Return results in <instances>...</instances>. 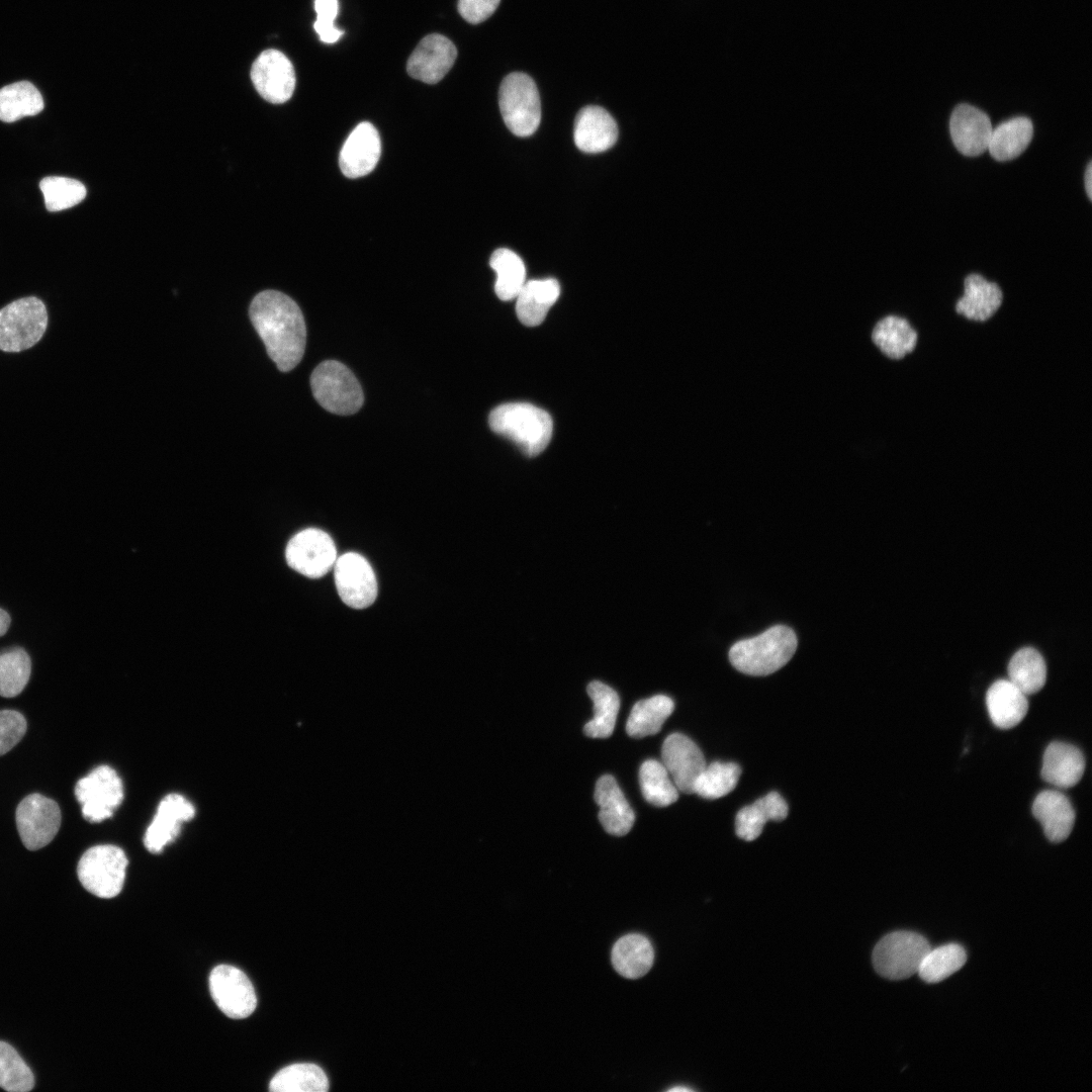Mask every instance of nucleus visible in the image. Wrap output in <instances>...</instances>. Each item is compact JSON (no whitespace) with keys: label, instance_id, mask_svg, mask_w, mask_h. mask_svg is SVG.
<instances>
[{"label":"nucleus","instance_id":"nucleus-12","mask_svg":"<svg viewBox=\"0 0 1092 1092\" xmlns=\"http://www.w3.org/2000/svg\"><path fill=\"white\" fill-rule=\"evenodd\" d=\"M209 990L217 1007L231 1018H246L257 1006L251 981L243 971L233 966L219 965L211 971Z\"/></svg>","mask_w":1092,"mask_h":1092},{"label":"nucleus","instance_id":"nucleus-10","mask_svg":"<svg viewBox=\"0 0 1092 1092\" xmlns=\"http://www.w3.org/2000/svg\"><path fill=\"white\" fill-rule=\"evenodd\" d=\"M15 821L23 845L29 850H36L55 838L61 826L62 814L54 800L34 793L18 804Z\"/></svg>","mask_w":1092,"mask_h":1092},{"label":"nucleus","instance_id":"nucleus-1","mask_svg":"<svg viewBox=\"0 0 1092 1092\" xmlns=\"http://www.w3.org/2000/svg\"><path fill=\"white\" fill-rule=\"evenodd\" d=\"M249 314L277 368L292 370L306 345L305 321L297 303L280 291L264 290L253 298Z\"/></svg>","mask_w":1092,"mask_h":1092},{"label":"nucleus","instance_id":"nucleus-32","mask_svg":"<svg viewBox=\"0 0 1092 1092\" xmlns=\"http://www.w3.org/2000/svg\"><path fill=\"white\" fill-rule=\"evenodd\" d=\"M586 690L594 702V717L584 725L583 731L592 738H607L615 728L619 696L611 687L598 680L592 681Z\"/></svg>","mask_w":1092,"mask_h":1092},{"label":"nucleus","instance_id":"nucleus-27","mask_svg":"<svg viewBox=\"0 0 1092 1092\" xmlns=\"http://www.w3.org/2000/svg\"><path fill=\"white\" fill-rule=\"evenodd\" d=\"M559 294L560 286L555 279L526 281L516 297L520 322L528 327L540 325Z\"/></svg>","mask_w":1092,"mask_h":1092},{"label":"nucleus","instance_id":"nucleus-23","mask_svg":"<svg viewBox=\"0 0 1092 1092\" xmlns=\"http://www.w3.org/2000/svg\"><path fill=\"white\" fill-rule=\"evenodd\" d=\"M1032 814L1040 822L1046 838L1062 842L1069 837L1075 824V810L1069 799L1054 790L1040 792L1033 801Z\"/></svg>","mask_w":1092,"mask_h":1092},{"label":"nucleus","instance_id":"nucleus-41","mask_svg":"<svg viewBox=\"0 0 1092 1092\" xmlns=\"http://www.w3.org/2000/svg\"><path fill=\"white\" fill-rule=\"evenodd\" d=\"M0 1087L8 1092H28L34 1087L31 1070L9 1043L0 1040Z\"/></svg>","mask_w":1092,"mask_h":1092},{"label":"nucleus","instance_id":"nucleus-37","mask_svg":"<svg viewBox=\"0 0 1092 1092\" xmlns=\"http://www.w3.org/2000/svg\"><path fill=\"white\" fill-rule=\"evenodd\" d=\"M639 782L643 797L654 806L666 807L678 799L677 788L658 760L648 759L641 764Z\"/></svg>","mask_w":1092,"mask_h":1092},{"label":"nucleus","instance_id":"nucleus-2","mask_svg":"<svg viewBox=\"0 0 1092 1092\" xmlns=\"http://www.w3.org/2000/svg\"><path fill=\"white\" fill-rule=\"evenodd\" d=\"M797 645L795 632L790 627L777 625L758 636L733 644L729 659L742 673L767 675L782 668L793 657Z\"/></svg>","mask_w":1092,"mask_h":1092},{"label":"nucleus","instance_id":"nucleus-17","mask_svg":"<svg viewBox=\"0 0 1092 1092\" xmlns=\"http://www.w3.org/2000/svg\"><path fill=\"white\" fill-rule=\"evenodd\" d=\"M381 154L380 136L373 124L359 123L345 141L339 157L342 173L348 178H359L376 167Z\"/></svg>","mask_w":1092,"mask_h":1092},{"label":"nucleus","instance_id":"nucleus-11","mask_svg":"<svg viewBox=\"0 0 1092 1092\" xmlns=\"http://www.w3.org/2000/svg\"><path fill=\"white\" fill-rule=\"evenodd\" d=\"M288 565L309 578L326 575L337 560L332 538L323 530L308 528L294 535L286 546Z\"/></svg>","mask_w":1092,"mask_h":1092},{"label":"nucleus","instance_id":"nucleus-31","mask_svg":"<svg viewBox=\"0 0 1092 1092\" xmlns=\"http://www.w3.org/2000/svg\"><path fill=\"white\" fill-rule=\"evenodd\" d=\"M673 701L664 695H656L637 702L628 717L626 732L634 738L658 733L664 721L671 715Z\"/></svg>","mask_w":1092,"mask_h":1092},{"label":"nucleus","instance_id":"nucleus-6","mask_svg":"<svg viewBox=\"0 0 1092 1092\" xmlns=\"http://www.w3.org/2000/svg\"><path fill=\"white\" fill-rule=\"evenodd\" d=\"M48 326L44 303L28 296L14 300L0 309V350L21 352L34 346Z\"/></svg>","mask_w":1092,"mask_h":1092},{"label":"nucleus","instance_id":"nucleus-19","mask_svg":"<svg viewBox=\"0 0 1092 1092\" xmlns=\"http://www.w3.org/2000/svg\"><path fill=\"white\" fill-rule=\"evenodd\" d=\"M949 129L958 151L976 157L987 151L993 127L984 111L973 105L960 104L951 113Z\"/></svg>","mask_w":1092,"mask_h":1092},{"label":"nucleus","instance_id":"nucleus-3","mask_svg":"<svg viewBox=\"0 0 1092 1092\" xmlns=\"http://www.w3.org/2000/svg\"><path fill=\"white\" fill-rule=\"evenodd\" d=\"M490 429L512 440L527 456H536L548 445L552 419L547 412L526 402L496 406L488 417Z\"/></svg>","mask_w":1092,"mask_h":1092},{"label":"nucleus","instance_id":"nucleus-40","mask_svg":"<svg viewBox=\"0 0 1092 1092\" xmlns=\"http://www.w3.org/2000/svg\"><path fill=\"white\" fill-rule=\"evenodd\" d=\"M30 672V657L24 649L14 647L0 652V696H18L28 682Z\"/></svg>","mask_w":1092,"mask_h":1092},{"label":"nucleus","instance_id":"nucleus-4","mask_svg":"<svg viewBox=\"0 0 1092 1092\" xmlns=\"http://www.w3.org/2000/svg\"><path fill=\"white\" fill-rule=\"evenodd\" d=\"M310 387L315 400L332 414L353 415L364 401L362 387L355 375L336 360L324 361L314 368Z\"/></svg>","mask_w":1092,"mask_h":1092},{"label":"nucleus","instance_id":"nucleus-20","mask_svg":"<svg viewBox=\"0 0 1092 1092\" xmlns=\"http://www.w3.org/2000/svg\"><path fill=\"white\" fill-rule=\"evenodd\" d=\"M1004 300L1000 285L983 275L972 273L963 283V294L954 303V311L962 317L976 323L989 321Z\"/></svg>","mask_w":1092,"mask_h":1092},{"label":"nucleus","instance_id":"nucleus-48","mask_svg":"<svg viewBox=\"0 0 1092 1092\" xmlns=\"http://www.w3.org/2000/svg\"><path fill=\"white\" fill-rule=\"evenodd\" d=\"M668 1091H670V1092H675V1091H692V1089H691V1088H689V1087H685V1086H680V1087H679V1086H676V1087H672V1088L668 1089Z\"/></svg>","mask_w":1092,"mask_h":1092},{"label":"nucleus","instance_id":"nucleus-47","mask_svg":"<svg viewBox=\"0 0 1092 1092\" xmlns=\"http://www.w3.org/2000/svg\"><path fill=\"white\" fill-rule=\"evenodd\" d=\"M10 616L6 611L0 608V637L6 634L10 626Z\"/></svg>","mask_w":1092,"mask_h":1092},{"label":"nucleus","instance_id":"nucleus-34","mask_svg":"<svg viewBox=\"0 0 1092 1092\" xmlns=\"http://www.w3.org/2000/svg\"><path fill=\"white\" fill-rule=\"evenodd\" d=\"M1009 680L1026 696L1040 691L1046 679V665L1041 654L1034 648L1024 647L1011 657L1008 664Z\"/></svg>","mask_w":1092,"mask_h":1092},{"label":"nucleus","instance_id":"nucleus-35","mask_svg":"<svg viewBox=\"0 0 1092 1092\" xmlns=\"http://www.w3.org/2000/svg\"><path fill=\"white\" fill-rule=\"evenodd\" d=\"M329 1081L316 1065L298 1063L281 1069L270 1081L272 1092H325Z\"/></svg>","mask_w":1092,"mask_h":1092},{"label":"nucleus","instance_id":"nucleus-28","mask_svg":"<svg viewBox=\"0 0 1092 1092\" xmlns=\"http://www.w3.org/2000/svg\"><path fill=\"white\" fill-rule=\"evenodd\" d=\"M789 812L785 799L777 792H771L764 797L748 805L736 815V834L741 839L752 841L762 832L764 824L769 821L784 820Z\"/></svg>","mask_w":1092,"mask_h":1092},{"label":"nucleus","instance_id":"nucleus-16","mask_svg":"<svg viewBox=\"0 0 1092 1092\" xmlns=\"http://www.w3.org/2000/svg\"><path fill=\"white\" fill-rule=\"evenodd\" d=\"M456 57L457 50L449 38L438 33L429 34L410 56L406 71L414 79L435 84L450 71Z\"/></svg>","mask_w":1092,"mask_h":1092},{"label":"nucleus","instance_id":"nucleus-21","mask_svg":"<svg viewBox=\"0 0 1092 1092\" xmlns=\"http://www.w3.org/2000/svg\"><path fill=\"white\" fill-rule=\"evenodd\" d=\"M574 143L585 153H601L617 141L618 126L612 115L600 106L583 107L574 122Z\"/></svg>","mask_w":1092,"mask_h":1092},{"label":"nucleus","instance_id":"nucleus-7","mask_svg":"<svg viewBox=\"0 0 1092 1092\" xmlns=\"http://www.w3.org/2000/svg\"><path fill=\"white\" fill-rule=\"evenodd\" d=\"M127 858L124 851L112 844L87 849L79 859L77 875L82 886L99 898L117 896L124 883Z\"/></svg>","mask_w":1092,"mask_h":1092},{"label":"nucleus","instance_id":"nucleus-9","mask_svg":"<svg viewBox=\"0 0 1092 1092\" xmlns=\"http://www.w3.org/2000/svg\"><path fill=\"white\" fill-rule=\"evenodd\" d=\"M75 796L83 817L98 823L110 818L123 800V786L116 771L108 765L93 768L75 786Z\"/></svg>","mask_w":1092,"mask_h":1092},{"label":"nucleus","instance_id":"nucleus-43","mask_svg":"<svg viewBox=\"0 0 1092 1092\" xmlns=\"http://www.w3.org/2000/svg\"><path fill=\"white\" fill-rule=\"evenodd\" d=\"M314 10L316 20L313 27L320 39L325 43L336 42L343 35V30L334 25L339 10L338 0H314Z\"/></svg>","mask_w":1092,"mask_h":1092},{"label":"nucleus","instance_id":"nucleus-30","mask_svg":"<svg viewBox=\"0 0 1092 1092\" xmlns=\"http://www.w3.org/2000/svg\"><path fill=\"white\" fill-rule=\"evenodd\" d=\"M1032 134L1033 126L1029 118L1014 117L992 129L987 150L997 161L1013 160L1025 151Z\"/></svg>","mask_w":1092,"mask_h":1092},{"label":"nucleus","instance_id":"nucleus-29","mask_svg":"<svg viewBox=\"0 0 1092 1092\" xmlns=\"http://www.w3.org/2000/svg\"><path fill=\"white\" fill-rule=\"evenodd\" d=\"M654 951L647 937L638 933L627 934L617 940L612 949V963L623 977L636 979L651 968Z\"/></svg>","mask_w":1092,"mask_h":1092},{"label":"nucleus","instance_id":"nucleus-24","mask_svg":"<svg viewBox=\"0 0 1092 1092\" xmlns=\"http://www.w3.org/2000/svg\"><path fill=\"white\" fill-rule=\"evenodd\" d=\"M870 337L883 356L895 361L911 354L918 341V333L910 322L897 314H887L878 320Z\"/></svg>","mask_w":1092,"mask_h":1092},{"label":"nucleus","instance_id":"nucleus-5","mask_svg":"<svg viewBox=\"0 0 1092 1092\" xmlns=\"http://www.w3.org/2000/svg\"><path fill=\"white\" fill-rule=\"evenodd\" d=\"M502 116L518 136H529L539 126L541 103L537 86L525 73L514 72L502 82L498 92Z\"/></svg>","mask_w":1092,"mask_h":1092},{"label":"nucleus","instance_id":"nucleus-33","mask_svg":"<svg viewBox=\"0 0 1092 1092\" xmlns=\"http://www.w3.org/2000/svg\"><path fill=\"white\" fill-rule=\"evenodd\" d=\"M43 109V99L28 81H19L0 89V120L13 122L36 115Z\"/></svg>","mask_w":1092,"mask_h":1092},{"label":"nucleus","instance_id":"nucleus-38","mask_svg":"<svg viewBox=\"0 0 1092 1092\" xmlns=\"http://www.w3.org/2000/svg\"><path fill=\"white\" fill-rule=\"evenodd\" d=\"M966 961L965 948L957 943H948L930 948L923 958L917 974L927 983H937L959 971Z\"/></svg>","mask_w":1092,"mask_h":1092},{"label":"nucleus","instance_id":"nucleus-18","mask_svg":"<svg viewBox=\"0 0 1092 1092\" xmlns=\"http://www.w3.org/2000/svg\"><path fill=\"white\" fill-rule=\"evenodd\" d=\"M195 815L194 806L182 795L169 794L160 802L157 813L146 830L144 843L152 853H160L180 832L183 822Z\"/></svg>","mask_w":1092,"mask_h":1092},{"label":"nucleus","instance_id":"nucleus-14","mask_svg":"<svg viewBox=\"0 0 1092 1092\" xmlns=\"http://www.w3.org/2000/svg\"><path fill=\"white\" fill-rule=\"evenodd\" d=\"M257 92L268 102L281 104L290 99L295 88V72L288 58L277 50L259 55L251 69Z\"/></svg>","mask_w":1092,"mask_h":1092},{"label":"nucleus","instance_id":"nucleus-13","mask_svg":"<svg viewBox=\"0 0 1092 1092\" xmlns=\"http://www.w3.org/2000/svg\"><path fill=\"white\" fill-rule=\"evenodd\" d=\"M334 576L341 600L353 609L372 605L377 597V580L369 562L360 554L348 552L337 558Z\"/></svg>","mask_w":1092,"mask_h":1092},{"label":"nucleus","instance_id":"nucleus-36","mask_svg":"<svg viewBox=\"0 0 1092 1092\" xmlns=\"http://www.w3.org/2000/svg\"><path fill=\"white\" fill-rule=\"evenodd\" d=\"M490 267L496 273L494 291L502 300L515 299L526 282V267L523 260L510 249H496L489 259Z\"/></svg>","mask_w":1092,"mask_h":1092},{"label":"nucleus","instance_id":"nucleus-42","mask_svg":"<svg viewBox=\"0 0 1092 1092\" xmlns=\"http://www.w3.org/2000/svg\"><path fill=\"white\" fill-rule=\"evenodd\" d=\"M43 194L44 204L50 211H60L73 207L80 203L86 196L85 186L78 180L50 176L39 183Z\"/></svg>","mask_w":1092,"mask_h":1092},{"label":"nucleus","instance_id":"nucleus-45","mask_svg":"<svg viewBox=\"0 0 1092 1092\" xmlns=\"http://www.w3.org/2000/svg\"><path fill=\"white\" fill-rule=\"evenodd\" d=\"M500 0H459L458 12L469 23H480L497 8Z\"/></svg>","mask_w":1092,"mask_h":1092},{"label":"nucleus","instance_id":"nucleus-22","mask_svg":"<svg viewBox=\"0 0 1092 1092\" xmlns=\"http://www.w3.org/2000/svg\"><path fill=\"white\" fill-rule=\"evenodd\" d=\"M595 801L600 808L599 819L608 833L623 836L632 829L634 812L612 776L605 775L598 780Z\"/></svg>","mask_w":1092,"mask_h":1092},{"label":"nucleus","instance_id":"nucleus-8","mask_svg":"<svg viewBox=\"0 0 1092 1092\" xmlns=\"http://www.w3.org/2000/svg\"><path fill=\"white\" fill-rule=\"evenodd\" d=\"M925 937L912 931H895L884 936L873 951L877 973L890 980H903L918 972L930 949Z\"/></svg>","mask_w":1092,"mask_h":1092},{"label":"nucleus","instance_id":"nucleus-39","mask_svg":"<svg viewBox=\"0 0 1092 1092\" xmlns=\"http://www.w3.org/2000/svg\"><path fill=\"white\" fill-rule=\"evenodd\" d=\"M740 774V766L734 762H712L699 776L694 793L705 799L724 797L735 789Z\"/></svg>","mask_w":1092,"mask_h":1092},{"label":"nucleus","instance_id":"nucleus-15","mask_svg":"<svg viewBox=\"0 0 1092 1092\" xmlns=\"http://www.w3.org/2000/svg\"><path fill=\"white\" fill-rule=\"evenodd\" d=\"M661 756L678 792L694 794L695 784L707 765L698 745L681 733H672L662 744Z\"/></svg>","mask_w":1092,"mask_h":1092},{"label":"nucleus","instance_id":"nucleus-46","mask_svg":"<svg viewBox=\"0 0 1092 1092\" xmlns=\"http://www.w3.org/2000/svg\"><path fill=\"white\" fill-rule=\"evenodd\" d=\"M1084 178H1085L1084 179L1085 189H1086V192H1087V195H1088L1089 199L1091 200L1092 199V195H1091L1092 194V164H1091V162L1087 166Z\"/></svg>","mask_w":1092,"mask_h":1092},{"label":"nucleus","instance_id":"nucleus-25","mask_svg":"<svg viewBox=\"0 0 1092 1092\" xmlns=\"http://www.w3.org/2000/svg\"><path fill=\"white\" fill-rule=\"evenodd\" d=\"M1085 769L1083 753L1076 746L1055 741L1045 748L1041 778L1055 787L1068 789L1079 783Z\"/></svg>","mask_w":1092,"mask_h":1092},{"label":"nucleus","instance_id":"nucleus-26","mask_svg":"<svg viewBox=\"0 0 1092 1092\" xmlns=\"http://www.w3.org/2000/svg\"><path fill=\"white\" fill-rule=\"evenodd\" d=\"M986 704L989 716L998 728L1010 729L1026 716L1028 701L1009 679H999L987 691Z\"/></svg>","mask_w":1092,"mask_h":1092},{"label":"nucleus","instance_id":"nucleus-44","mask_svg":"<svg viewBox=\"0 0 1092 1092\" xmlns=\"http://www.w3.org/2000/svg\"><path fill=\"white\" fill-rule=\"evenodd\" d=\"M26 720L14 710L0 711V756L11 750L26 732Z\"/></svg>","mask_w":1092,"mask_h":1092}]
</instances>
